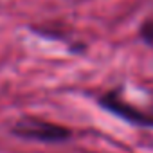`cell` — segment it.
<instances>
[{
	"label": "cell",
	"instance_id": "7a4b0ae2",
	"mask_svg": "<svg viewBox=\"0 0 153 153\" xmlns=\"http://www.w3.org/2000/svg\"><path fill=\"white\" fill-rule=\"evenodd\" d=\"M142 38L146 40V43H149L153 47V20H149L148 24H144V27H142Z\"/></svg>",
	"mask_w": 153,
	"mask_h": 153
},
{
	"label": "cell",
	"instance_id": "6da1fadb",
	"mask_svg": "<svg viewBox=\"0 0 153 153\" xmlns=\"http://www.w3.org/2000/svg\"><path fill=\"white\" fill-rule=\"evenodd\" d=\"M16 133L27 139H40V140H61L67 137L65 130L51 123H40V121H22L16 126Z\"/></svg>",
	"mask_w": 153,
	"mask_h": 153
}]
</instances>
